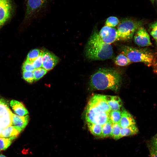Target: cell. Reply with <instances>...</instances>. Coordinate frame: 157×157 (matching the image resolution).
Returning <instances> with one entry per match:
<instances>
[{"instance_id": "21", "label": "cell", "mask_w": 157, "mask_h": 157, "mask_svg": "<svg viewBox=\"0 0 157 157\" xmlns=\"http://www.w3.org/2000/svg\"><path fill=\"white\" fill-rule=\"evenodd\" d=\"M87 125L89 131L93 135L101 137L102 125L90 123H87Z\"/></svg>"}, {"instance_id": "18", "label": "cell", "mask_w": 157, "mask_h": 157, "mask_svg": "<svg viewBox=\"0 0 157 157\" xmlns=\"http://www.w3.org/2000/svg\"><path fill=\"white\" fill-rule=\"evenodd\" d=\"M138 129L136 125L121 128L120 139L124 137L135 135L138 133Z\"/></svg>"}, {"instance_id": "27", "label": "cell", "mask_w": 157, "mask_h": 157, "mask_svg": "<svg viewBox=\"0 0 157 157\" xmlns=\"http://www.w3.org/2000/svg\"><path fill=\"white\" fill-rule=\"evenodd\" d=\"M12 141L8 138L0 137V151L6 149L10 145Z\"/></svg>"}, {"instance_id": "22", "label": "cell", "mask_w": 157, "mask_h": 157, "mask_svg": "<svg viewBox=\"0 0 157 157\" xmlns=\"http://www.w3.org/2000/svg\"><path fill=\"white\" fill-rule=\"evenodd\" d=\"M121 115L120 110H111L109 114V119L113 123H119Z\"/></svg>"}, {"instance_id": "32", "label": "cell", "mask_w": 157, "mask_h": 157, "mask_svg": "<svg viewBox=\"0 0 157 157\" xmlns=\"http://www.w3.org/2000/svg\"><path fill=\"white\" fill-rule=\"evenodd\" d=\"M149 148L157 152V133L151 138L150 142Z\"/></svg>"}, {"instance_id": "36", "label": "cell", "mask_w": 157, "mask_h": 157, "mask_svg": "<svg viewBox=\"0 0 157 157\" xmlns=\"http://www.w3.org/2000/svg\"><path fill=\"white\" fill-rule=\"evenodd\" d=\"M0 157H6L5 156L2 154H0Z\"/></svg>"}, {"instance_id": "11", "label": "cell", "mask_w": 157, "mask_h": 157, "mask_svg": "<svg viewBox=\"0 0 157 157\" xmlns=\"http://www.w3.org/2000/svg\"><path fill=\"white\" fill-rule=\"evenodd\" d=\"M90 100L101 110L109 114L111 110L108 104L104 95L96 94L93 96Z\"/></svg>"}, {"instance_id": "30", "label": "cell", "mask_w": 157, "mask_h": 157, "mask_svg": "<svg viewBox=\"0 0 157 157\" xmlns=\"http://www.w3.org/2000/svg\"><path fill=\"white\" fill-rule=\"evenodd\" d=\"M42 51L39 56L31 63L35 69L42 67Z\"/></svg>"}, {"instance_id": "14", "label": "cell", "mask_w": 157, "mask_h": 157, "mask_svg": "<svg viewBox=\"0 0 157 157\" xmlns=\"http://www.w3.org/2000/svg\"><path fill=\"white\" fill-rule=\"evenodd\" d=\"M29 120L28 115L20 116L13 114L12 125L22 131L27 125Z\"/></svg>"}, {"instance_id": "9", "label": "cell", "mask_w": 157, "mask_h": 157, "mask_svg": "<svg viewBox=\"0 0 157 157\" xmlns=\"http://www.w3.org/2000/svg\"><path fill=\"white\" fill-rule=\"evenodd\" d=\"M134 40L135 43L140 47L152 45L149 34L142 26L139 27L136 31Z\"/></svg>"}, {"instance_id": "23", "label": "cell", "mask_w": 157, "mask_h": 157, "mask_svg": "<svg viewBox=\"0 0 157 157\" xmlns=\"http://www.w3.org/2000/svg\"><path fill=\"white\" fill-rule=\"evenodd\" d=\"M121 128L119 123H113L111 137L115 140L119 139Z\"/></svg>"}, {"instance_id": "19", "label": "cell", "mask_w": 157, "mask_h": 157, "mask_svg": "<svg viewBox=\"0 0 157 157\" xmlns=\"http://www.w3.org/2000/svg\"><path fill=\"white\" fill-rule=\"evenodd\" d=\"M113 123L109 120L102 125L100 138H104L111 137Z\"/></svg>"}, {"instance_id": "10", "label": "cell", "mask_w": 157, "mask_h": 157, "mask_svg": "<svg viewBox=\"0 0 157 157\" xmlns=\"http://www.w3.org/2000/svg\"><path fill=\"white\" fill-rule=\"evenodd\" d=\"M42 67L47 71L52 69L59 61V58L47 50L42 51Z\"/></svg>"}, {"instance_id": "24", "label": "cell", "mask_w": 157, "mask_h": 157, "mask_svg": "<svg viewBox=\"0 0 157 157\" xmlns=\"http://www.w3.org/2000/svg\"><path fill=\"white\" fill-rule=\"evenodd\" d=\"M42 51L38 49L31 50L28 53L26 60L32 63L39 56Z\"/></svg>"}, {"instance_id": "12", "label": "cell", "mask_w": 157, "mask_h": 157, "mask_svg": "<svg viewBox=\"0 0 157 157\" xmlns=\"http://www.w3.org/2000/svg\"><path fill=\"white\" fill-rule=\"evenodd\" d=\"M121 111V117L119 123L121 128L136 125L134 118L130 113L123 108Z\"/></svg>"}, {"instance_id": "40", "label": "cell", "mask_w": 157, "mask_h": 157, "mask_svg": "<svg viewBox=\"0 0 157 157\" xmlns=\"http://www.w3.org/2000/svg\"></svg>"}, {"instance_id": "20", "label": "cell", "mask_w": 157, "mask_h": 157, "mask_svg": "<svg viewBox=\"0 0 157 157\" xmlns=\"http://www.w3.org/2000/svg\"><path fill=\"white\" fill-rule=\"evenodd\" d=\"M115 64L120 66L128 65L132 63L124 54L121 53L116 57L114 60Z\"/></svg>"}, {"instance_id": "29", "label": "cell", "mask_w": 157, "mask_h": 157, "mask_svg": "<svg viewBox=\"0 0 157 157\" xmlns=\"http://www.w3.org/2000/svg\"><path fill=\"white\" fill-rule=\"evenodd\" d=\"M23 76L24 79L28 83H32L34 80L33 72L24 71Z\"/></svg>"}, {"instance_id": "15", "label": "cell", "mask_w": 157, "mask_h": 157, "mask_svg": "<svg viewBox=\"0 0 157 157\" xmlns=\"http://www.w3.org/2000/svg\"><path fill=\"white\" fill-rule=\"evenodd\" d=\"M105 99L111 110H120L122 106L120 98L116 96L105 95Z\"/></svg>"}, {"instance_id": "38", "label": "cell", "mask_w": 157, "mask_h": 157, "mask_svg": "<svg viewBox=\"0 0 157 157\" xmlns=\"http://www.w3.org/2000/svg\"><path fill=\"white\" fill-rule=\"evenodd\" d=\"M3 129H2L1 128H0V134L1 133V132L2 130H3Z\"/></svg>"}, {"instance_id": "4", "label": "cell", "mask_w": 157, "mask_h": 157, "mask_svg": "<svg viewBox=\"0 0 157 157\" xmlns=\"http://www.w3.org/2000/svg\"><path fill=\"white\" fill-rule=\"evenodd\" d=\"M142 23L131 18H126L119 22L117 29V41H127L131 39Z\"/></svg>"}, {"instance_id": "16", "label": "cell", "mask_w": 157, "mask_h": 157, "mask_svg": "<svg viewBox=\"0 0 157 157\" xmlns=\"http://www.w3.org/2000/svg\"><path fill=\"white\" fill-rule=\"evenodd\" d=\"M10 105L15 113L19 116H25L28 111L22 102L13 100L10 102Z\"/></svg>"}, {"instance_id": "2", "label": "cell", "mask_w": 157, "mask_h": 157, "mask_svg": "<svg viewBox=\"0 0 157 157\" xmlns=\"http://www.w3.org/2000/svg\"><path fill=\"white\" fill-rule=\"evenodd\" d=\"M86 57L89 59L104 60L111 58L113 55L112 47L104 42L98 32L95 31L88 39L85 49Z\"/></svg>"}, {"instance_id": "6", "label": "cell", "mask_w": 157, "mask_h": 157, "mask_svg": "<svg viewBox=\"0 0 157 157\" xmlns=\"http://www.w3.org/2000/svg\"><path fill=\"white\" fill-rule=\"evenodd\" d=\"M49 0H26L25 17L33 18L47 7Z\"/></svg>"}, {"instance_id": "39", "label": "cell", "mask_w": 157, "mask_h": 157, "mask_svg": "<svg viewBox=\"0 0 157 157\" xmlns=\"http://www.w3.org/2000/svg\"><path fill=\"white\" fill-rule=\"evenodd\" d=\"M156 44H157V40H156Z\"/></svg>"}, {"instance_id": "34", "label": "cell", "mask_w": 157, "mask_h": 157, "mask_svg": "<svg viewBox=\"0 0 157 157\" xmlns=\"http://www.w3.org/2000/svg\"><path fill=\"white\" fill-rule=\"evenodd\" d=\"M149 149L150 157H157V152L151 148Z\"/></svg>"}, {"instance_id": "28", "label": "cell", "mask_w": 157, "mask_h": 157, "mask_svg": "<svg viewBox=\"0 0 157 157\" xmlns=\"http://www.w3.org/2000/svg\"><path fill=\"white\" fill-rule=\"evenodd\" d=\"M149 31L152 36L156 40H157V21L149 25Z\"/></svg>"}, {"instance_id": "1", "label": "cell", "mask_w": 157, "mask_h": 157, "mask_svg": "<svg viewBox=\"0 0 157 157\" xmlns=\"http://www.w3.org/2000/svg\"><path fill=\"white\" fill-rule=\"evenodd\" d=\"M120 74L111 68H100L91 77L90 85L93 90L110 89L115 91L119 89L121 84Z\"/></svg>"}, {"instance_id": "35", "label": "cell", "mask_w": 157, "mask_h": 157, "mask_svg": "<svg viewBox=\"0 0 157 157\" xmlns=\"http://www.w3.org/2000/svg\"><path fill=\"white\" fill-rule=\"evenodd\" d=\"M3 103H7L6 101L4 99L1 98L0 97V104Z\"/></svg>"}, {"instance_id": "33", "label": "cell", "mask_w": 157, "mask_h": 157, "mask_svg": "<svg viewBox=\"0 0 157 157\" xmlns=\"http://www.w3.org/2000/svg\"><path fill=\"white\" fill-rule=\"evenodd\" d=\"M9 109L7 103L0 104V117L5 114Z\"/></svg>"}, {"instance_id": "26", "label": "cell", "mask_w": 157, "mask_h": 157, "mask_svg": "<svg viewBox=\"0 0 157 157\" xmlns=\"http://www.w3.org/2000/svg\"><path fill=\"white\" fill-rule=\"evenodd\" d=\"M118 18L115 16L109 17L107 19L105 23V26L114 27L118 24L119 23Z\"/></svg>"}, {"instance_id": "8", "label": "cell", "mask_w": 157, "mask_h": 157, "mask_svg": "<svg viewBox=\"0 0 157 157\" xmlns=\"http://www.w3.org/2000/svg\"><path fill=\"white\" fill-rule=\"evenodd\" d=\"M98 34L101 39L106 43L110 44L117 41V31L114 27L104 26L98 32Z\"/></svg>"}, {"instance_id": "5", "label": "cell", "mask_w": 157, "mask_h": 157, "mask_svg": "<svg viewBox=\"0 0 157 157\" xmlns=\"http://www.w3.org/2000/svg\"><path fill=\"white\" fill-rule=\"evenodd\" d=\"M109 114L100 110L89 101L86 110L87 123L102 125L109 120Z\"/></svg>"}, {"instance_id": "7", "label": "cell", "mask_w": 157, "mask_h": 157, "mask_svg": "<svg viewBox=\"0 0 157 157\" xmlns=\"http://www.w3.org/2000/svg\"><path fill=\"white\" fill-rule=\"evenodd\" d=\"M13 8L11 0H0V28L10 17Z\"/></svg>"}, {"instance_id": "37", "label": "cell", "mask_w": 157, "mask_h": 157, "mask_svg": "<svg viewBox=\"0 0 157 157\" xmlns=\"http://www.w3.org/2000/svg\"><path fill=\"white\" fill-rule=\"evenodd\" d=\"M151 2L152 3H154L155 0H150Z\"/></svg>"}, {"instance_id": "25", "label": "cell", "mask_w": 157, "mask_h": 157, "mask_svg": "<svg viewBox=\"0 0 157 157\" xmlns=\"http://www.w3.org/2000/svg\"><path fill=\"white\" fill-rule=\"evenodd\" d=\"M48 71L42 67L35 69L33 72L35 81H38Z\"/></svg>"}, {"instance_id": "31", "label": "cell", "mask_w": 157, "mask_h": 157, "mask_svg": "<svg viewBox=\"0 0 157 157\" xmlns=\"http://www.w3.org/2000/svg\"><path fill=\"white\" fill-rule=\"evenodd\" d=\"M22 69L23 71L33 72L35 69L31 63L26 60L23 64Z\"/></svg>"}, {"instance_id": "3", "label": "cell", "mask_w": 157, "mask_h": 157, "mask_svg": "<svg viewBox=\"0 0 157 157\" xmlns=\"http://www.w3.org/2000/svg\"><path fill=\"white\" fill-rule=\"evenodd\" d=\"M121 53L126 55L132 62H142L148 67L157 69V62L154 54L146 49L129 46H122Z\"/></svg>"}, {"instance_id": "17", "label": "cell", "mask_w": 157, "mask_h": 157, "mask_svg": "<svg viewBox=\"0 0 157 157\" xmlns=\"http://www.w3.org/2000/svg\"><path fill=\"white\" fill-rule=\"evenodd\" d=\"M13 114L9 109L5 114L0 117V128L4 129L12 125Z\"/></svg>"}, {"instance_id": "13", "label": "cell", "mask_w": 157, "mask_h": 157, "mask_svg": "<svg viewBox=\"0 0 157 157\" xmlns=\"http://www.w3.org/2000/svg\"><path fill=\"white\" fill-rule=\"evenodd\" d=\"M22 131L17 127L11 125L2 130L0 137L8 138L12 140L18 136Z\"/></svg>"}]
</instances>
